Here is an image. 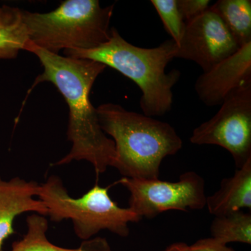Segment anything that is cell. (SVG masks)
<instances>
[{
  "instance_id": "8",
  "label": "cell",
  "mask_w": 251,
  "mask_h": 251,
  "mask_svg": "<svg viewBox=\"0 0 251 251\" xmlns=\"http://www.w3.org/2000/svg\"><path fill=\"white\" fill-rule=\"evenodd\" d=\"M240 48L221 18L209 8L186 23L175 58L192 61L205 72Z\"/></svg>"
},
{
  "instance_id": "2",
  "label": "cell",
  "mask_w": 251,
  "mask_h": 251,
  "mask_svg": "<svg viewBox=\"0 0 251 251\" xmlns=\"http://www.w3.org/2000/svg\"><path fill=\"white\" fill-rule=\"evenodd\" d=\"M176 44L173 39L151 49L138 47L126 41L116 28H110L105 44L90 50H66V57L89 59L110 67L135 82L141 90L140 105L144 115L163 116L171 111L173 88L181 72L166 67L175 58Z\"/></svg>"
},
{
  "instance_id": "5",
  "label": "cell",
  "mask_w": 251,
  "mask_h": 251,
  "mask_svg": "<svg viewBox=\"0 0 251 251\" xmlns=\"http://www.w3.org/2000/svg\"><path fill=\"white\" fill-rule=\"evenodd\" d=\"M108 190L97 184L81 197L72 198L62 179L52 175L39 184L37 198L45 204L51 221L71 220L75 234L82 240H90L103 229L127 237L128 224L139 222L142 218L128 207H120Z\"/></svg>"
},
{
  "instance_id": "14",
  "label": "cell",
  "mask_w": 251,
  "mask_h": 251,
  "mask_svg": "<svg viewBox=\"0 0 251 251\" xmlns=\"http://www.w3.org/2000/svg\"><path fill=\"white\" fill-rule=\"evenodd\" d=\"M209 8L221 18L240 47L251 42V0H219Z\"/></svg>"
},
{
  "instance_id": "4",
  "label": "cell",
  "mask_w": 251,
  "mask_h": 251,
  "mask_svg": "<svg viewBox=\"0 0 251 251\" xmlns=\"http://www.w3.org/2000/svg\"><path fill=\"white\" fill-rule=\"evenodd\" d=\"M114 4L101 7L98 0H67L50 12L23 11L29 40L50 52L90 50L110 37Z\"/></svg>"
},
{
  "instance_id": "11",
  "label": "cell",
  "mask_w": 251,
  "mask_h": 251,
  "mask_svg": "<svg viewBox=\"0 0 251 251\" xmlns=\"http://www.w3.org/2000/svg\"><path fill=\"white\" fill-rule=\"evenodd\" d=\"M206 206L214 216L251 209V158L233 176L222 179L219 189L206 197Z\"/></svg>"
},
{
  "instance_id": "12",
  "label": "cell",
  "mask_w": 251,
  "mask_h": 251,
  "mask_svg": "<svg viewBox=\"0 0 251 251\" xmlns=\"http://www.w3.org/2000/svg\"><path fill=\"white\" fill-rule=\"evenodd\" d=\"M26 222L27 232L21 240L13 243L11 251H112L107 241L100 237L84 241L76 249L59 247L48 239L46 216L34 213L27 216Z\"/></svg>"
},
{
  "instance_id": "13",
  "label": "cell",
  "mask_w": 251,
  "mask_h": 251,
  "mask_svg": "<svg viewBox=\"0 0 251 251\" xmlns=\"http://www.w3.org/2000/svg\"><path fill=\"white\" fill-rule=\"evenodd\" d=\"M29 41L23 10L0 6V60L16 58Z\"/></svg>"
},
{
  "instance_id": "16",
  "label": "cell",
  "mask_w": 251,
  "mask_h": 251,
  "mask_svg": "<svg viewBox=\"0 0 251 251\" xmlns=\"http://www.w3.org/2000/svg\"><path fill=\"white\" fill-rule=\"evenodd\" d=\"M150 2L158 13L167 32L177 45L186 28L177 0H151Z\"/></svg>"
},
{
  "instance_id": "10",
  "label": "cell",
  "mask_w": 251,
  "mask_h": 251,
  "mask_svg": "<svg viewBox=\"0 0 251 251\" xmlns=\"http://www.w3.org/2000/svg\"><path fill=\"white\" fill-rule=\"evenodd\" d=\"M39 184L21 178L3 179L0 176V251L5 241L15 233L14 221L24 213L47 216V209L37 198Z\"/></svg>"
},
{
  "instance_id": "15",
  "label": "cell",
  "mask_w": 251,
  "mask_h": 251,
  "mask_svg": "<svg viewBox=\"0 0 251 251\" xmlns=\"http://www.w3.org/2000/svg\"><path fill=\"white\" fill-rule=\"evenodd\" d=\"M210 231L213 239L225 245L232 242L251 245V214L242 210L215 216Z\"/></svg>"
},
{
  "instance_id": "19",
  "label": "cell",
  "mask_w": 251,
  "mask_h": 251,
  "mask_svg": "<svg viewBox=\"0 0 251 251\" xmlns=\"http://www.w3.org/2000/svg\"><path fill=\"white\" fill-rule=\"evenodd\" d=\"M164 251H189V246L184 242L174 243L167 247Z\"/></svg>"
},
{
  "instance_id": "18",
  "label": "cell",
  "mask_w": 251,
  "mask_h": 251,
  "mask_svg": "<svg viewBox=\"0 0 251 251\" xmlns=\"http://www.w3.org/2000/svg\"><path fill=\"white\" fill-rule=\"evenodd\" d=\"M189 251H235L232 248L221 244L211 238H205L197 241L189 246Z\"/></svg>"
},
{
  "instance_id": "6",
  "label": "cell",
  "mask_w": 251,
  "mask_h": 251,
  "mask_svg": "<svg viewBox=\"0 0 251 251\" xmlns=\"http://www.w3.org/2000/svg\"><path fill=\"white\" fill-rule=\"evenodd\" d=\"M190 141L224 148L237 169L251 158V79L226 97L212 118L193 130Z\"/></svg>"
},
{
  "instance_id": "17",
  "label": "cell",
  "mask_w": 251,
  "mask_h": 251,
  "mask_svg": "<svg viewBox=\"0 0 251 251\" xmlns=\"http://www.w3.org/2000/svg\"><path fill=\"white\" fill-rule=\"evenodd\" d=\"M178 6L185 22L188 23L205 12L210 7L209 0H177Z\"/></svg>"
},
{
  "instance_id": "3",
  "label": "cell",
  "mask_w": 251,
  "mask_h": 251,
  "mask_svg": "<svg viewBox=\"0 0 251 251\" xmlns=\"http://www.w3.org/2000/svg\"><path fill=\"white\" fill-rule=\"evenodd\" d=\"M97 110L100 128L115 143L114 168L124 177L159 179L163 160L182 148V140L167 122L128 111L118 104H101Z\"/></svg>"
},
{
  "instance_id": "1",
  "label": "cell",
  "mask_w": 251,
  "mask_h": 251,
  "mask_svg": "<svg viewBox=\"0 0 251 251\" xmlns=\"http://www.w3.org/2000/svg\"><path fill=\"white\" fill-rule=\"evenodd\" d=\"M25 50L35 54L44 67L34 86L43 82L53 84L69 106L67 138L72 150L56 164L63 166L72 161H86L93 166L97 174L115 166V147L100 128L97 108L90 94L94 82L106 67L100 63L63 57L38 47L29 41Z\"/></svg>"
},
{
  "instance_id": "9",
  "label": "cell",
  "mask_w": 251,
  "mask_h": 251,
  "mask_svg": "<svg viewBox=\"0 0 251 251\" xmlns=\"http://www.w3.org/2000/svg\"><path fill=\"white\" fill-rule=\"evenodd\" d=\"M251 79V42L203 72L195 84L198 98L207 106L221 105L227 95Z\"/></svg>"
},
{
  "instance_id": "7",
  "label": "cell",
  "mask_w": 251,
  "mask_h": 251,
  "mask_svg": "<svg viewBox=\"0 0 251 251\" xmlns=\"http://www.w3.org/2000/svg\"><path fill=\"white\" fill-rule=\"evenodd\" d=\"M119 183L130 193L129 206L143 219H153L164 211L201 210L206 206L205 181L188 171L178 181L123 177Z\"/></svg>"
}]
</instances>
